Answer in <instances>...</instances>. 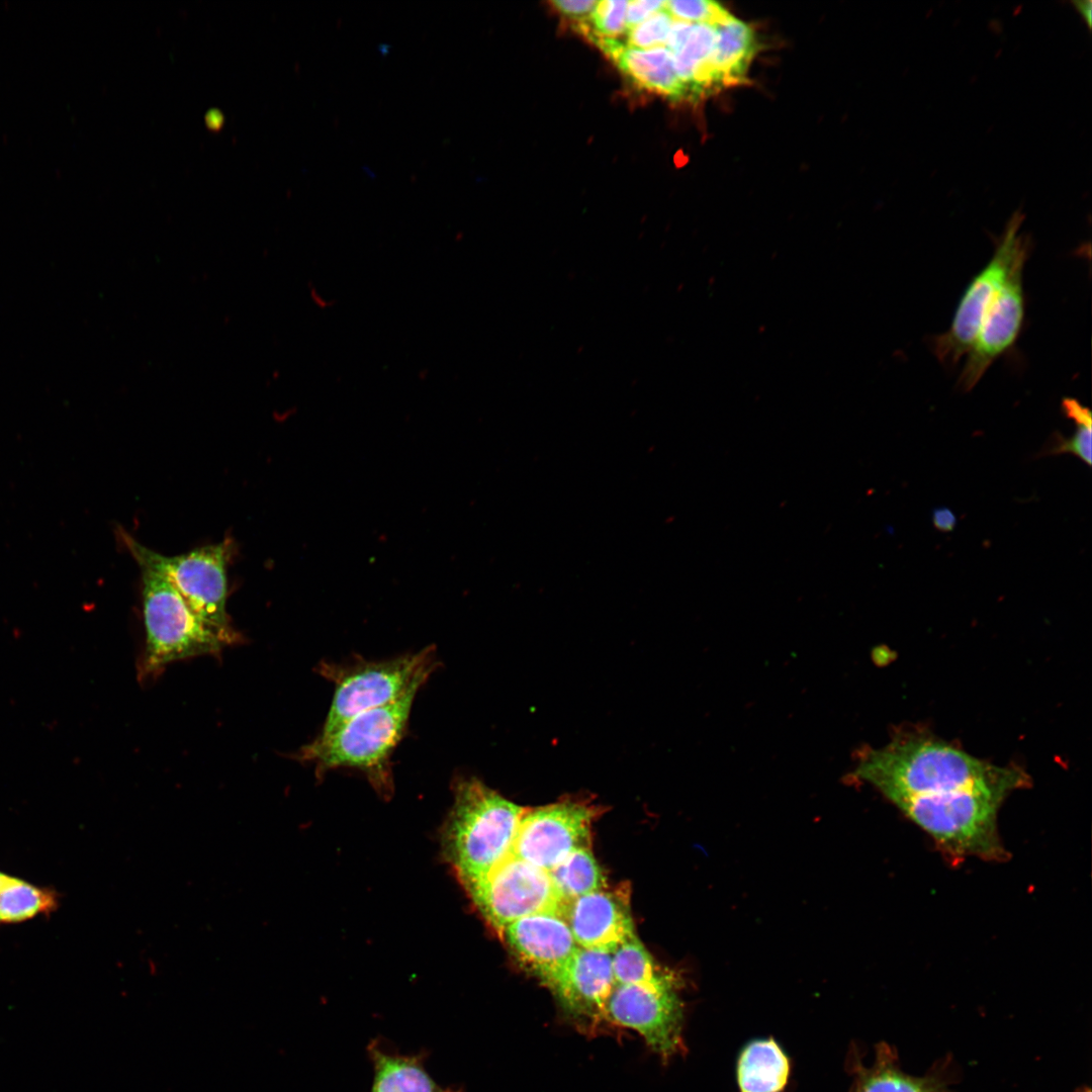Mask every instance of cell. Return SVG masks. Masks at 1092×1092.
Instances as JSON below:
<instances>
[{
  "instance_id": "30",
  "label": "cell",
  "mask_w": 1092,
  "mask_h": 1092,
  "mask_svg": "<svg viewBox=\"0 0 1092 1092\" xmlns=\"http://www.w3.org/2000/svg\"><path fill=\"white\" fill-rule=\"evenodd\" d=\"M693 25V22H687L681 20L672 21L664 46L672 53V55L677 53L684 47L692 31Z\"/></svg>"
},
{
  "instance_id": "11",
  "label": "cell",
  "mask_w": 1092,
  "mask_h": 1092,
  "mask_svg": "<svg viewBox=\"0 0 1092 1092\" xmlns=\"http://www.w3.org/2000/svg\"><path fill=\"white\" fill-rule=\"evenodd\" d=\"M600 812L589 801L574 799L526 809L512 853L548 872L574 850L589 846L592 824Z\"/></svg>"
},
{
  "instance_id": "15",
  "label": "cell",
  "mask_w": 1092,
  "mask_h": 1092,
  "mask_svg": "<svg viewBox=\"0 0 1092 1092\" xmlns=\"http://www.w3.org/2000/svg\"><path fill=\"white\" fill-rule=\"evenodd\" d=\"M629 889L607 888L569 902L564 917L578 946L612 952L636 935L630 911Z\"/></svg>"
},
{
  "instance_id": "35",
  "label": "cell",
  "mask_w": 1092,
  "mask_h": 1092,
  "mask_svg": "<svg viewBox=\"0 0 1092 1092\" xmlns=\"http://www.w3.org/2000/svg\"><path fill=\"white\" fill-rule=\"evenodd\" d=\"M446 1092H456V1091H453V1090H446Z\"/></svg>"
},
{
  "instance_id": "23",
  "label": "cell",
  "mask_w": 1092,
  "mask_h": 1092,
  "mask_svg": "<svg viewBox=\"0 0 1092 1092\" xmlns=\"http://www.w3.org/2000/svg\"><path fill=\"white\" fill-rule=\"evenodd\" d=\"M1063 414L1076 425V430L1070 437H1065L1060 432H1054L1041 447L1034 459L1060 454H1072L1080 458L1088 466L1092 461V418L1091 412L1079 400L1065 397L1062 400Z\"/></svg>"
},
{
  "instance_id": "19",
  "label": "cell",
  "mask_w": 1092,
  "mask_h": 1092,
  "mask_svg": "<svg viewBox=\"0 0 1092 1092\" xmlns=\"http://www.w3.org/2000/svg\"><path fill=\"white\" fill-rule=\"evenodd\" d=\"M789 1070L788 1059L776 1041H752L739 1057V1092H781L787 1083Z\"/></svg>"
},
{
  "instance_id": "24",
  "label": "cell",
  "mask_w": 1092,
  "mask_h": 1092,
  "mask_svg": "<svg viewBox=\"0 0 1092 1092\" xmlns=\"http://www.w3.org/2000/svg\"><path fill=\"white\" fill-rule=\"evenodd\" d=\"M627 5L628 1L625 0L598 1L587 22L577 32L587 39L590 36L616 38L627 29Z\"/></svg>"
},
{
  "instance_id": "20",
  "label": "cell",
  "mask_w": 1092,
  "mask_h": 1092,
  "mask_svg": "<svg viewBox=\"0 0 1092 1092\" xmlns=\"http://www.w3.org/2000/svg\"><path fill=\"white\" fill-rule=\"evenodd\" d=\"M60 905L57 890L0 871V925L49 917Z\"/></svg>"
},
{
  "instance_id": "13",
  "label": "cell",
  "mask_w": 1092,
  "mask_h": 1092,
  "mask_svg": "<svg viewBox=\"0 0 1092 1092\" xmlns=\"http://www.w3.org/2000/svg\"><path fill=\"white\" fill-rule=\"evenodd\" d=\"M616 981L612 952L578 946L549 989L566 1015L584 1030L604 1026V1011Z\"/></svg>"
},
{
  "instance_id": "12",
  "label": "cell",
  "mask_w": 1092,
  "mask_h": 1092,
  "mask_svg": "<svg viewBox=\"0 0 1092 1092\" xmlns=\"http://www.w3.org/2000/svg\"><path fill=\"white\" fill-rule=\"evenodd\" d=\"M1017 262L988 307L959 377V386L970 391L993 362L1015 343L1024 318L1022 271Z\"/></svg>"
},
{
  "instance_id": "1",
  "label": "cell",
  "mask_w": 1092,
  "mask_h": 1092,
  "mask_svg": "<svg viewBox=\"0 0 1092 1092\" xmlns=\"http://www.w3.org/2000/svg\"><path fill=\"white\" fill-rule=\"evenodd\" d=\"M453 804L441 828L445 860L463 889L485 877L511 852L521 807L474 777H456Z\"/></svg>"
},
{
  "instance_id": "14",
  "label": "cell",
  "mask_w": 1092,
  "mask_h": 1092,
  "mask_svg": "<svg viewBox=\"0 0 1092 1092\" xmlns=\"http://www.w3.org/2000/svg\"><path fill=\"white\" fill-rule=\"evenodd\" d=\"M502 938L524 967L548 988L578 948L564 915L559 912L522 917L506 927Z\"/></svg>"
},
{
  "instance_id": "17",
  "label": "cell",
  "mask_w": 1092,
  "mask_h": 1092,
  "mask_svg": "<svg viewBox=\"0 0 1092 1092\" xmlns=\"http://www.w3.org/2000/svg\"><path fill=\"white\" fill-rule=\"evenodd\" d=\"M715 26L717 38L711 66L716 89L745 83L749 65L758 50L754 30L733 15Z\"/></svg>"
},
{
  "instance_id": "6",
  "label": "cell",
  "mask_w": 1092,
  "mask_h": 1092,
  "mask_svg": "<svg viewBox=\"0 0 1092 1092\" xmlns=\"http://www.w3.org/2000/svg\"><path fill=\"white\" fill-rule=\"evenodd\" d=\"M139 566L146 627L140 678L153 677L177 660L217 654L229 645L190 609L162 573L146 565Z\"/></svg>"
},
{
  "instance_id": "9",
  "label": "cell",
  "mask_w": 1092,
  "mask_h": 1092,
  "mask_svg": "<svg viewBox=\"0 0 1092 1092\" xmlns=\"http://www.w3.org/2000/svg\"><path fill=\"white\" fill-rule=\"evenodd\" d=\"M1023 214L1015 211L1007 222L987 265L965 289L949 328L932 340L941 363L956 364L971 348L983 317L1014 265L1026 260L1027 239L1019 234Z\"/></svg>"
},
{
  "instance_id": "18",
  "label": "cell",
  "mask_w": 1092,
  "mask_h": 1092,
  "mask_svg": "<svg viewBox=\"0 0 1092 1092\" xmlns=\"http://www.w3.org/2000/svg\"><path fill=\"white\" fill-rule=\"evenodd\" d=\"M367 1052L373 1066L369 1092H446L425 1068L421 1054L390 1052L376 1040L369 1043Z\"/></svg>"
},
{
  "instance_id": "21",
  "label": "cell",
  "mask_w": 1092,
  "mask_h": 1092,
  "mask_svg": "<svg viewBox=\"0 0 1092 1092\" xmlns=\"http://www.w3.org/2000/svg\"><path fill=\"white\" fill-rule=\"evenodd\" d=\"M548 874L565 906L582 895L607 888L605 874L589 846L574 850Z\"/></svg>"
},
{
  "instance_id": "31",
  "label": "cell",
  "mask_w": 1092,
  "mask_h": 1092,
  "mask_svg": "<svg viewBox=\"0 0 1092 1092\" xmlns=\"http://www.w3.org/2000/svg\"><path fill=\"white\" fill-rule=\"evenodd\" d=\"M931 518L933 527L939 532H952L957 526L954 513L945 507L934 509Z\"/></svg>"
},
{
  "instance_id": "27",
  "label": "cell",
  "mask_w": 1092,
  "mask_h": 1092,
  "mask_svg": "<svg viewBox=\"0 0 1092 1092\" xmlns=\"http://www.w3.org/2000/svg\"><path fill=\"white\" fill-rule=\"evenodd\" d=\"M672 21V17L664 8L651 14L641 23L627 29V47L650 49L663 46Z\"/></svg>"
},
{
  "instance_id": "10",
  "label": "cell",
  "mask_w": 1092,
  "mask_h": 1092,
  "mask_svg": "<svg viewBox=\"0 0 1092 1092\" xmlns=\"http://www.w3.org/2000/svg\"><path fill=\"white\" fill-rule=\"evenodd\" d=\"M678 979L652 985L617 984L604 1011V1026L627 1028L667 1059L681 1045L682 1003Z\"/></svg>"
},
{
  "instance_id": "26",
  "label": "cell",
  "mask_w": 1092,
  "mask_h": 1092,
  "mask_svg": "<svg viewBox=\"0 0 1092 1092\" xmlns=\"http://www.w3.org/2000/svg\"><path fill=\"white\" fill-rule=\"evenodd\" d=\"M664 9L676 20L717 25L731 14L719 3L709 0L665 1Z\"/></svg>"
},
{
  "instance_id": "33",
  "label": "cell",
  "mask_w": 1092,
  "mask_h": 1092,
  "mask_svg": "<svg viewBox=\"0 0 1092 1092\" xmlns=\"http://www.w3.org/2000/svg\"><path fill=\"white\" fill-rule=\"evenodd\" d=\"M205 122L210 129L217 130L223 123V116L217 110H210L205 116Z\"/></svg>"
},
{
  "instance_id": "4",
  "label": "cell",
  "mask_w": 1092,
  "mask_h": 1092,
  "mask_svg": "<svg viewBox=\"0 0 1092 1092\" xmlns=\"http://www.w3.org/2000/svg\"><path fill=\"white\" fill-rule=\"evenodd\" d=\"M419 690L356 715L330 735H317L292 757L313 764L317 778L336 768L356 769L381 797L389 798L393 793L391 755L404 736Z\"/></svg>"
},
{
  "instance_id": "2",
  "label": "cell",
  "mask_w": 1092,
  "mask_h": 1092,
  "mask_svg": "<svg viewBox=\"0 0 1092 1092\" xmlns=\"http://www.w3.org/2000/svg\"><path fill=\"white\" fill-rule=\"evenodd\" d=\"M858 778L879 789L891 802L940 794L999 781L1018 772L973 757L930 739H903L873 750L856 767Z\"/></svg>"
},
{
  "instance_id": "7",
  "label": "cell",
  "mask_w": 1092,
  "mask_h": 1092,
  "mask_svg": "<svg viewBox=\"0 0 1092 1092\" xmlns=\"http://www.w3.org/2000/svg\"><path fill=\"white\" fill-rule=\"evenodd\" d=\"M120 536L139 565L162 573L190 609L232 645L241 640L226 613V541L206 545L184 554L166 556L140 544L127 533Z\"/></svg>"
},
{
  "instance_id": "5",
  "label": "cell",
  "mask_w": 1092,
  "mask_h": 1092,
  "mask_svg": "<svg viewBox=\"0 0 1092 1092\" xmlns=\"http://www.w3.org/2000/svg\"><path fill=\"white\" fill-rule=\"evenodd\" d=\"M438 665L433 646L378 661L321 662L316 672L333 682L334 693L318 735H330L356 715L393 703L413 689H421Z\"/></svg>"
},
{
  "instance_id": "32",
  "label": "cell",
  "mask_w": 1092,
  "mask_h": 1092,
  "mask_svg": "<svg viewBox=\"0 0 1092 1092\" xmlns=\"http://www.w3.org/2000/svg\"><path fill=\"white\" fill-rule=\"evenodd\" d=\"M1071 4L1090 29L1092 24V2L1090 0H1073L1071 1Z\"/></svg>"
},
{
  "instance_id": "34",
  "label": "cell",
  "mask_w": 1092,
  "mask_h": 1092,
  "mask_svg": "<svg viewBox=\"0 0 1092 1092\" xmlns=\"http://www.w3.org/2000/svg\"><path fill=\"white\" fill-rule=\"evenodd\" d=\"M148 969L151 975H156L158 972V966L155 960L148 959Z\"/></svg>"
},
{
  "instance_id": "8",
  "label": "cell",
  "mask_w": 1092,
  "mask_h": 1092,
  "mask_svg": "<svg viewBox=\"0 0 1092 1092\" xmlns=\"http://www.w3.org/2000/svg\"><path fill=\"white\" fill-rule=\"evenodd\" d=\"M486 923L502 937L514 921L539 912H559L565 904L547 871L512 852L485 877L465 889Z\"/></svg>"
},
{
  "instance_id": "3",
  "label": "cell",
  "mask_w": 1092,
  "mask_h": 1092,
  "mask_svg": "<svg viewBox=\"0 0 1092 1092\" xmlns=\"http://www.w3.org/2000/svg\"><path fill=\"white\" fill-rule=\"evenodd\" d=\"M1025 784L1019 770L999 781L904 798L894 804L949 857L1002 860L1006 849L997 830V813L1006 796Z\"/></svg>"
},
{
  "instance_id": "16",
  "label": "cell",
  "mask_w": 1092,
  "mask_h": 1092,
  "mask_svg": "<svg viewBox=\"0 0 1092 1092\" xmlns=\"http://www.w3.org/2000/svg\"><path fill=\"white\" fill-rule=\"evenodd\" d=\"M637 88L672 101L690 100L686 86L678 79L673 55L665 47L634 49L617 38L595 36L590 39Z\"/></svg>"
},
{
  "instance_id": "29",
  "label": "cell",
  "mask_w": 1092,
  "mask_h": 1092,
  "mask_svg": "<svg viewBox=\"0 0 1092 1092\" xmlns=\"http://www.w3.org/2000/svg\"><path fill=\"white\" fill-rule=\"evenodd\" d=\"M665 1L658 0H635L628 1L626 11L627 29L644 21L651 14L664 8Z\"/></svg>"
},
{
  "instance_id": "28",
  "label": "cell",
  "mask_w": 1092,
  "mask_h": 1092,
  "mask_svg": "<svg viewBox=\"0 0 1092 1092\" xmlns=\"http://www.w3.org/2000/svg\"><path fill=\"white\" fill-rule=\"evenodd\" d=\"M597 2L595 0H555L551 1L550 5L575 26L588 19Z\"/></svg>"
},
{
  "instance_id": "22",
  "label": "cell",
  "mask_w": 1092,
  "mask_h": 1092,
  "mask_svg": "<svg viewBox=\"0 0 1092 1092\" xmlns=\"http://www.w3.org/2000/svg\"><path fill=\"white\" fill-rule=\"evenodd\" d=\"M612 969L616 985H652L673 976L655 964L637 935L625 940L612 951Z\"/></svg>"
},
{
  "instance_id": "25",
  "label": "cell",
  "mask_w": 1092,
  "mask_h": 1092,
  "mask_svg": "<svg viewBox=\"0 0 1092 1092\" xmlns=\"http://www.w3.org/2000/svg\"><path fill=\"white\" fill-rule=\"evenodd\" d=\"M857 1092H938L924 1079L905 1075L893 1069L879 1070L870 1075Z\"/></svg>"
}]
</instances>
